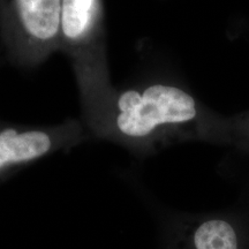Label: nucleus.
<instances>
[{
  "label": "nucleus",
  "mask_w": 249,
  "mask_h": 249,
  "mask_svg": "<svg viewBox=\"0 0 249 249\" xmlns=\"http://www.w3.org/2000/svg\"><path fill=\"white\" fill-rule=\"evenodd\" d=\"M192 249H240L235 227L222 218H210L195 227Z\"/></svg>",
  "instance_id": "obj_5"
},
{
  "label": "nucleus",
  "mask_w": 249,
  "mask_h": 249,
  "mask_svg": "<svg viewBox=\"0 0 249 249\" xmlns=\"http://www.w3.org/2000/svg\"><path fill=\"white\" fill-rule=\"evenodd\" d=\"M197 116L195 98L176 86H114L107 101L85 124L93 138L139 152L150 147L161 132L186 126Z\"/></svg>",
  "instance_id": "obj_1"
},
{
  "label": "nucleus",
  "mask_w": 249,
  "mask_h": 249,
  "mask_svg": "<svg viewBox=\"0 0 249 249\" xmlns=\"http://www.w3.org/2000/svg\"><path fill=\"white\" fill-rule=\"evenodd\" d=\"M61 0H0L2 44L23 68L44 64L60 52Z\"/></svg>",
  "instance_id": "obj_3"
},
{
  "label": "nucleus",
  "mask_w": 249,
  "mask_h": 249,
  "mask_svg": "<svg viewBox=\"0 0 249 249\" xmlns=\"http://www.w3.org/2000/svg\"><path fill=\"white\" fill-rule=\"evenodd\" d=\"M60 52L70 60L88 123L113 91L103 0H61Z\"/></svg>",
  "instance_id": "obj_2"
},
{
  "label": "nucleus",
  "mask_w": 249,
  "mask_h": 249,
  "mask_svg": "<svg viewBox=\"0 0 249 249\" xmlns=\"http://www.w3.org/2000/svg\"><path fill=\"white\" fill-rule=\"evenodd\" d=\"M91 138L81 118L54 124L0 127V174L67 151Z\"/></svg>",
  "instance_id": "obj_4"
}]
</instances>
